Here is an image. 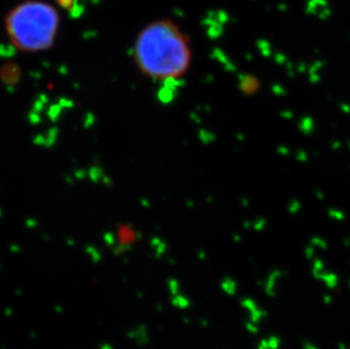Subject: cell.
<instances>
[{"label":"cell","instance_id":"obj_1","mask_svg":"<svg viewBox=\"0 0 350 349\" xmlns=\"http://www.w3.org/2000/svg\"><path fill=\"white\" fill-rule=\"evenodd\" d=\"M192 60L191 40L172 21L151 22L136 36V66L143 75L151 79H180L189 72Z\"/></svg>","mask_w":350,"mask_h":349},{"label":"cell","instance_id":"obj_2","mask_svg":"<svg viewBox=\"0 0 350 349\" xmlns=\"http://www.w3.org/2000/svg\"><path fill=\"white\" fill-rule=\"evenodd\" d=\"M60 15L56 7L42 0H27L13 7L5 17L10 42L22 53H42L55 44Z\"/></svg>","mask_w":350,"mask_h":349}]
</instances>
